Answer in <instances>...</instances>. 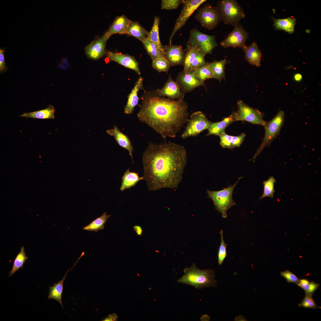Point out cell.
Here are the masks:
<instances>
[{"label": "cell", "instance_id": "6da1fadb", "mask_svg": "<svg viewBox=\"0 0 321 321\" xmlns=\"http://www.w3.org/2000/svg\"><path fill=\"white\" fill-rule=\"evenodd\" d=\"M144 179L149 190L177 188L187 162L184 147L168 142H150L142 155Z\"/></svg>", "mask_w": 321, "mask_h": 321}, {"label": "cell", "instance_id": "7a4b0ae2", "mask_svg": "<svg viewBox=\"0 0 321 321\" xmlns=\"http://www.w3.org/2000/svg\"><path fill=\"white\" fill-rule=\"evenodd\" d=\"M187 103L183 100H171L149 92L143 97L137 114L139 120L160 134L164 139L175 138L188 120Z\"/></svg>", "mask_w": 321, "mask_h": 321}, {"label": "cell", "instance_id": "3957f363", "mask_svg": "<svg viewBox=\"0 0 321 321\" xmlns=\"http://www.w3.org/2000/svg\"><path fill=\"white\" fill-rule=\"evenodd\" d=\"M184 272V274L177 280L178 282L193 286L197 289L216 286L214 272L211 269L201 270L194 263L190 267L185 268Z\"/></svg>", "mask_w": 321, "mask_h": 321}, {"label": "cell", "instance_id": "277c9868", "mask_svg": "<svg viewBox=\"0 0 321 321\" xmlns=\"http://www.w3.org/2000/svg\"><path fill=\"white\" fill-rule=\"evenodd\" d=\"M217 7L225 24L234 26L238 25L241 19L245 17L243 9L236 0L220 1Z\"/></svg>", "mask_w": 321, "mask_h": 321}, {"label": "cell", "instance_id": "5b68a950", "mask_svg": "<svg viewBox=\"0 0 321 321\" xmlns=\"http://www.w3.org/2000/svg\"><path fill=\"white\" fill-rule=\"evenodd\" d=\"M243 177L239 178L233 185L218 191L207 190L208 195L214 203L216 210L221 213L223 218L227 217V210L232 206L236 204L233 200L232 195L234 189L239 180Z\"/></svg>", "mask_w": 321, "mask_h": 321}, {"label": "cell", "instance_id": "8992f818", "mask_svg": "<svg viewBox=\"0 0 321 321\" xmlns=\"http://www.w3.org/2000/svg\"><path fill=\"white\" fill-rule=\"evenodd\" d=\"M217 46L215 36L204 34L196 29L191 30L187 46L195 48L206 54H211Z\"/></svg>", "mask_w": 321, "mask_h": 321}, {"label": "cell", "instance_id": "52a82bcc", "mask_svg": "<svg viewBox=\"0 0 321 321\" xmlns=\"http://www.w3.org/2000/svg\"><path fill=\"white\" fill-rule=\"evenodd\" d=\"M284 112L280 110L277 114L270 121L266 122L265 132L262 142L258 149L253 159L254 161L264 148L269 146L272 141L279 134L284 121Z\"/></svg>", "mask_w": 321, "mask_h": 321}, {"label": "cell", "instance_id": "ba28073f", "mask_svg": "<svg viewBox=\"0 0 321 321\" xmlns=\"http://www.w3.org/2000/svg\"><path fill=\"white\" fill-rule=\"evenodd\" d=\"M187 122L185 129L181 136L183 139L197 136L204 130L208 129L213 123L201 111L192 114Z\"/></svg>", "mask_w": 321, "mask_h": 321}, {"label": "cell", "instance_id": "9c48e42d", "mask_svg": "<svg viewBox=\"0 0 321 321\" xmlns=\"http://www.w3.org/2000/svg\"><path fill=\"white\" fill-rule=\"evenodd\" d=\"M238 110L233 113L235 121H246L252 124L265 126L266 122L263 120V114L258 110L252 108L241 100L237 103Z\"/></svg>", "mask_w": 321, "mask_h": 321}, {"label": "cell", "instance_id": "30bf717a", "mask_svg": "<svg viewBox=\"0 0 321 321\" xmlns=\"http://www.w3.org/2000/svg\"><path fill=\"white\" fill-rule=\"evenodd\" d=\"M195 18L202 26L209 30L215 28L222 21L221 15L217 7L207 5L200 9Z\"/></svg>", "mask_w": 321, "mask_h": 321}, {"label": "cell", "instance_id": "8fae6325", "mask_svg": "<svg viewBox=\"0 0 321 321\" xmlns=\"http://www.w3.org/2000/svg\"><path fill=\"white\" fill-rule=\"evenodd\" d=\"M206 1V0H184L181 12L176 20L170 37L169 45H171L172 39L175 34L184 25L193 12Z\"/></svg>", "mask_w": 321, "mask_h": 321}, {"label": "cell", "instance_id": "7c38bea8", "mask_svg": "<svg viewBox=\"0 0 321 321\" xmlns=\"http://www.w3.org/2000/svg\"><path fill=\"white\" fill-rule=\"evenodd\" d=\"M249 34L240 24L234 26L233 30L221 42V45L224 48L232 47L242 48L245 45Z\"/></svg>", "mask_w": 321, "mask_h": 321}, {"label": "cell", "instance_id": "4fadbf2b", "mask_svg": "<svg viewBox=\"0 0 321 321\" xmlns=\"http://www.w3.org/2000/svg\"><path fill=\"white\" fill-rule=\"evenodd\" d=\"M108 38L104 34L96 38L85 48L87 57L93 60H97L106 56L107 51L106 45Z\"/></svg>", "mask_w": 321, "mask_h": 321}, {"label": "cell", "instance_id": "5bb4252c", "mask_svg": "<svg viewBox=\"0 0 321 321\" xmlns=\"http://www.w3.org/2000/svg\"><path fill=\"white\" fill-rule=\"evenodd\" d=\"M193 70L185 72L182 70L179 73L176 78V82L182 92L185 95L191 92L195 88L204 86V83L198 80L195 76Z\"/></svg>", "mask_w": 321, "mask_h": 321}, {"label": "cell", "instance_id": "9a60e30c", "mask_svg": "<svg viewBox=\"0 0 321 321\" xmlns=\"http://www.w3.org/2000/svg\"><path fill=\"white\" fill-rule=\"evenodd\" d=\"M154 92L158 96L166 97L172 100H183L185 95L176 81H174L170 76L164 86L161 89H158Z\"/></svg>", "mask_w": 321, "mask_h": 321}, {"label": "cell", "instance_id": "2e32d148", "mask_svg": "<svg viewBox=\"0 0 321 321\" xmlns=\"http://www.w3.org/2000/svg\"><path fill=\"white\" fill-rule=\"evenodd\" d=\"M185 51L181 45H169L164 46L163 56L170 67L183 65Z\"/></svg>", "mask_w": 321, "mask_h": 321}, {"label": "cell", "instance_id": "e0dca14e", "mask_svg": "<svg viewBox=\"0 0 321 321\" xmlns=\"http://www.w3.org/2000/svg\"><path fill=\"white\" fill-rule=\"evenodd\" d=\"M106 56L109 61L115 62L126 68L134 70L139 75L141 74L139 63L133 56L127 54L108 51Z\"/></svg>", "mask_w": 321, "mask_h": 321}, {"label": "cell", "instance_id": "ac0fdd59", "mask_svg": "<svg viewBox=\"0 0 321 321\" xmlns=\"http://www.w3.org/2000/svg\"><path fill=\"white\" fill-rule=\"evenodd\" d=\"M131 20L124 15L117 16L104 34L109 38L115 34H127Z\"/></svg>", "mask_w": 321, "mask_h": 321}, {"label": "cell", "instance_id": "d6986e66", "mask_svg": "<svg viewBox=\"0 0 321 321\" xmlns=\"http://www.w3.org/2000/svg\"><path fill=\"white\" fill-rule=\"evenodd\" d=\"M106 132L109 135L114 137L120 147L128 151L133 163V148L129 137L121 132L116 125L114 126L113 129L107 130Z\"/></svg>", "mask_w": 321, "mask_h": 321}, {"label": "cell", "instance_id": "ffe728a7", "mask_svg": "<svg viewBox=\"0 0 321 321\" xmlns=\"http://www.w3.org/2000/svg\"><path fill=\"white\" fill-rule=\"evenodd\" d=\"M242 48L245 53V59L250 64L257 67L261 66L262 54L255 42L248 46L245 45Z\"/></svg>", "mask_w": 321, "mask_h": 321}, {"label": "cell", "instance_id": "44dd1931", "mask_svg": "<svg viewBox=\"0 0 321 321\" xmlns=\"http://www.w3.org/2000/svg\"><path fill=\"white\" fill-rule=\"evenodd\" d=\"M143 78L140 77L128 97L127 102L125 107L124 112L126 114L132 113L135 107L138 104L139 98L138 93L143 86Z\"/></svg>", "mask_w": 321, "mask_h": 321}, {"label": "cell", "instance_id": "7402d4cb", "mask_svg": "<svg viewBox=\"0 0 321 321\" xmlns=\"http://www.w3.org/2000/svg\"><path fill=\"white\" fill-rule=\"evenodd\" d=\"M236 121L233 113L221 121L212 123L208 129L207 136L215 135L219 136L225 133V128L233 122Z\"/></svg>", "mask_w": 321, "mask_h": 321}, {"label": "cell", "instance_id": "603a6c76", "mask_svg": "<svg viewBox=\"0 0 321 321\" xmlns=\"http://www.w3.org/2000/svg\"><path fill=\"white\" fill-rule=\"evenodd\" d=\"M246 136L244 133L238 136H230L225 133L220 136V144L224 148L232 149L239 147L243 142Z\"/></svg>", "mask_w": 321, "mask_h": 321}, {"label": "cell", "instance_id": "cb8c5ba5", "mask_svg": "<svg viewBox=\"0 0 321 321\" xmlns=\"http://www.w3.org/2000/svg\"><path fill=\"white\" fill-rule=\"evenodd\" d=\"M144 180V177H140L138 173L132 172L129 169L124 173L122 178V182L120 189L123 191L134 186L139 181Z\"/></svg>", "mask_w": 321, "mask_h": 321}, {"label": "cell", "instance_id": "d4e9b609", "mask_svg": "<svg viewBox=\"0 0 321 321\" xmlns=\"http://www.w3.org/2000/svg\"><path fill=\"white\" fill-rule=\"evenodd\" d=\"M149 33L139 22L131 21L126 34L134 37L142 42L147 37Z\"/></svg>", "mask_w": 321, "mask_h": 321}, {"label": "cell", "instance_id": "484cf974", "mask_svg": "<svg viewBox=\"0 0 321 321\" xmlns=\"http://www.w3.org/2000/svg\"><path fill=\"white\" fill-rule=\"evenodd\" d=\"M72 268L67 270L62 280L57 283H54L53 286L49 287V292L48 299H53L57 301L63 308L64 307L62 301V295L63 291V284L67 274Z\"/></svg>", "mask_w": 321, "mask_h": 321}, {"label": "cell", "instance_id": "4316f807", "mask_svg": "<svg viewBox=\"0 0 321 321\" xmlns=\"http://www.w3.org/2000/svg\"><path fill=\"white\" fill-rule=\"evenodd\" d=\"M55 109L49 105L45 109L29 113H24L21 117L40 119H54L55 117Z\"/></svg>", "mask_w": 321, "mask_h": 321}, {"label": "cell", "instance_id": "83f0119b", "mask_svg": "<svg viewBox=\"0 0 321 321\" xmlns=\"http://www.w3.org/2000/svg\"><path fill=\"white\" fill-rule=\"evenodd\" d=\"M296 21L295 18L292 17L275 19L273 21V26L276 29L283 30L289 33L292 34L294 31Z\"/></svg>", "mask_w": 321, "mask_h": 321}, {"label": "cell", "instance_id": "f1b7e54d", "mask_svg": "<svg viewBox=\"0 0 321 321\" xmlns=\"http://www.w3.org/2000/svg\"><path fill=\"white\" fill-rule=\"evenodd\" d=\"M226 61L225 59L219 61L215 60L208 65L213 73V78L220 82L225 76V67Z\"/></svg>", "mask_w": 321, "mask_h": 321}, {"label": "cell", "instance_id": "f546056e", "mask_svg": "<svg viewBox=\"0 0 321 321\" xmlns=\"http://www.w3.org/2000/svg\"><path fill=\"white\" fill-rule=\"evenodd\" d=\"M159 18L157 17H155L153 25L147 38L163 54L164 46L161 43L159 36Z\"/></svg>", "mask_w": 321, "mask_h": 321}, {"label": "cell", "instance_id": "4dcf8cb0", "mask_svg": "<svg viewBox=\"0 0 321 321\" xmlns=\"http://www.w3.org/2000/svg\"><path fill=\"white\" fill-rule=\"evenodd\" d=\"M28 259V257L26 254L24 247L22 246L20 251L14 260L12 268L9 273V276H12L17 271L23 268L25 262Z\"/></svg>", "mask_w": 321, "mask_h": 321}, {"label": "cell", "instance_id": "1f68e13d", "mask_svg": "<svg viewBox=\"0 0 321 321\" xmlns=\"http://www.w3.org/2000/svg\"><path fill=\"white\" fill-rule=\"evenodd\" d=\"M110 216V215H108L106 213H104L100 216L97 218L84 227L83 229L95 232H97L98 230L103 229L106 222Z\"/></svg>", "mask_w": 321, "mask_h": 321}, {"label": "cell", "instance_id": "d6a6232c", "mask_svg": "<svg viewBox=\"0 0 321 321\" xmlns=\"http://www.w3.org/2000/svg\"><path fill=\"white\" fill-rule=\"evenodd\" d=\"M199 51L195 48L187 46L184 60L183 70L185 72L191 71L192 64Z\"/></svg>", "mask_w": 321, "mask_h": 321}, {"label": "cell", "instance_id": "836d02e7", "mask_svg": "<svg viewBox=\"0 0 321 321\" xmlns=\"http://www.w3.org/2000/svg\"><path fill=\"white\" fill-rule=\"evenodd\" d=\"M142 43L152 61L158 58L163 56V54L147 38L142 42Z\"/></svg>", "mask_w": 321, "mask_h": 321}, {"label": "cell", "instance_id": "e575fe53", "mask_svg": "<svg viewBox=\"0 0 321 321\" xmlns=\"http://www.w3.org/2000/svg\"><path fill=\"white\" fill-rule=\"evenodd\" d=\"M194 74L198 80L204 83L206 80L213 78V73L208 65L195 70Z\"/></svg>", "mask_w": 321, "mask_h": 321}, {"label": "cell", "instance_id": "d590c367", "mask_svg": "<svg viewBox=\"0 0 321 321\" xmlns=\"http://www.w3.org/2000/svg\"><path fill=\"white\" fill-rule=\"evenodd\" d=\"M276 182L275 178L272 176L263 182L264 191L262 195L260 198V200L266 197H273L275 192L274 184Z\"/></svg>", "mask_w": 321, "mask_h": 321}, {"label": "cell", "instance_id": "8d00e7d4", "mask_svg": "<svg viewBox=\"0 0 321 321\" xmlns=\"http://www.w3.org/2000/svg\"><path fill=\"white\" fill-rule=\"evenodd\" d=\"M152 66L159 72H167L170 67L169 62L163 56L158 58L152 61Z\"/></svg>", "mask_w": 321, "mask_h": 321}, {"label": "cell", "instance_id": "74e56055", "mask_svg": "<svg viewBox=\"0 0 321 321\" xmlns=\"http://www.w3.org/2000/svg\"><path fill=\"white\" fill-rule=\"evenodd\" d=\"M297 285L304 290L305 293L312 294H313L319 286L318 284L314 281L310 282L305 279L300 280Z\"/></svg>", "mask_w": 321, "mask_h": 321}, {"label": "cell", "instance_id": "f35d334b", "mask_svg": "<svg viewBox=\"0 0 321 321\" xmlns=\"http://www.w3.org/2000/svg\"><path fill=\"white\" fill-rule=\"evenodd\" d=\"M220 233L221 237V242L218 252V264L220 265H221L227 256V244L225 243L224 239L223 230H221Z\"/></svg>", "mask_w": 321, "mask_h": 321}, {"label": "cell", "instance_id": "ab89813d", "mask_svg": "<svg viewBox=\"0 0 321 321\" xmlns=\"http://www.w3.org/2000/svg\"><path fill=\"white\" fill-rule=\"evenodd\" d=\"M205 54L200 51L198 52L192 64L191 70L194 71L202 67L208 65V63H207L205 60Z\"/></svg>", "mask_w": 321, "mask_h": 321}, {"label": "cell", "instance_id": "60d3db41", "mask_svg": "<svg viewBox=\"0 0 321 321\" xmlns=\"http://www.w3.org/2000/svg\"><path fill=\"white\" fill-rule=\"evenodd\" d=\"M313 294L305 293V296L303 300L298 304L299 307L317 309L320 308L314 302L312 298Z\"/></svg>", "mask_w": 321, "mask_h": 321}, {"label": "cell", "instance_id": "b9f144b4", "mask_svg": "<svg viewBox=\"0 0 321 321\" xmlns=\"http://www.w3.org/2000/svg\"><path fill=\"white\" fill-rule=\"evenodd\" d=\"M184 1V0H162L161 8L165 10L176 9L181 4H183Z\"/></svg>", "mask_w": 321, "mask_h": 321}, {"label": "cell", "instance_id": "7bdbcfd3", "mask_svg": "<svg viewBox=\"0 0 321 321\" xmlns=\"http://www.w3.org/2000/svg\"><path fill=\"white\" fill-rule=\"evenodd\" d=\"M280 274L288 282H292L297 284L300 281V279L289 270L282 271L280 273Z\"/></svg>", "mask_w": 321, "mask_h": 321}, {"label": "cell", "instance_id": "ee69618b", "mask_svg": "<svg viewBox=\"0 0 321 321\" xmlns=\"http://www.w3.org/2000/svg\"><path fill=\"white\" fill-rule=\"evenodd\" d=\"M5 49L1 48L0 49V74L4 73L7 70V67L5 64L4 59V53Z\"/></svg>", "mask_w": 321, "mask_h": 321}, {"label": "cell", "instance_id": "f6af8a7d", "mask_svg": "<svg viewBox=\"0 0 321 321\" xmlns=\"http://www.w3.org/2000/svg\"><path fill=\"white\" fill-rule=\"evenodd\" d=\"M133 229L138 236H141L143 233V230L142 227L139 225L134 226Z\"/></svg>", "mask_w": 321, "mask_h": 321}, {"label": "cell", "instance_id": "bcb514c9", "mask_svg": "<svg viewBox=\"0 0 321 321\" xmlns=\"http://www.w3.org/2000/svg\"><path fill=\"white\" fill-rule=\"evenodd\" d=\"M117 317L116 314H113L109 315L108 316L105 318L102 321H115L117 320Z\"/></svg>", "mask_w": 321, "mask_h": 321}, {"label": "cell", "instance_id": "7dc6e473", "mask_svg": "<svg viewBox=\"0 0 321 321\" xmlns=\"http://www.w3.org/2000/svg\"><path fill=\"white\" fill-rule=\"evenodd\" d=\"M303 78L302 75L299 73L295 74L294 76V79L296 81L300 82L302 79Z\"/></svg>", "mask_w": 321, "mask_h": 321}, {"label": "cell", "instance_id": "c3c4849f", "mask_svg": "<svg viewBox=\"0 0 321 321\" xmlns=\"http://www.w3.org/2000/svg\"><path fill=\"white\" fill-rule=\"evenodd\" d=\"M235 321H246V319L243 316L240 315L236 317L235 319Z\"/></svg>", "mask_w": 321, "mask_h": 321}]
</instances>
